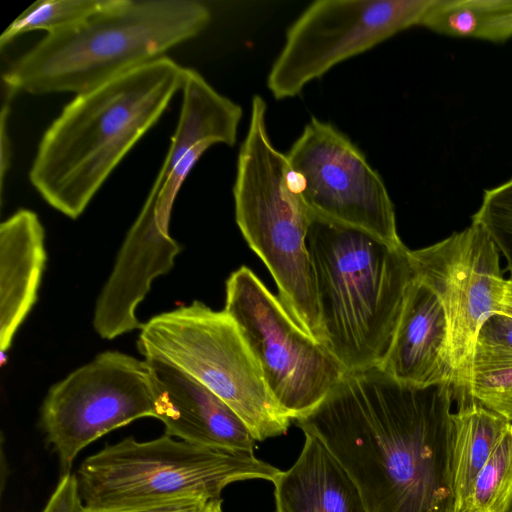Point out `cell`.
Returning <instances> with one entry per match:
<instances>
[{
  "mask_svg": "<svg viewBox=\"0 0 512 512\" xmlns=\"http://www.w3.org/2000/svg\"><path fill=\"white\" fill-rule=\"evenodd\" d=\"M3 102L0 112V186L1 195L3 194L4 179L10 167L11 161V142L8 133V116L10 112V101L13 94L4 90Z\"/></svg>",
  "mask_w": 512,
  "mask_h": 512,
  "instance_id": "cell-26",
  "label": "cell"
},
{
  "mask_svg": "<svg viewBox=\"0 0 512 512\" xmlns=\"http://www.w3.org/2000/svg\"><path fill=\"white\" fill-rule=\"evenodd\" d=\"M112 0H37L23 11L1 34L3 49L17 36L36 30L52 33L86 19L107 7Z\"/></svg>",
  "mask_w": 512,
  "mask_h": 512,
  "instance_id": "cell-19",
  "label": "cell"
},
{
  "mask_svg": "<svg viewBox=\"0 0 512 512\" xmlns=\"http://www.w3.org/2000/svg\"><path fill=\"white\" fill-rule=\"evenodd\" d=\"M209 502L199 498H183L172 501L122 509L94 510L85 508L79 512H202Z\"/></svg>",
  "mask_w": 512,
  "mask_h": 512,
  "instance_id": "cell-25",
  "label": "cell"
},
{
  "mask_svg": "<svg viewBox=\"0 0 512 512\" xmlns=\"http://www.w3.org/2000/svg\"><path fill=\"white\" fill-rule=\"evenodd\" d=\"M221 499L210 501L202 512H222Z\"/></svg>",
  "mask_w": 512,
  "mask_h": 512,
  "instance_id": "cell-28",
  "label": "cell"
},
{
  "mask_svg": "<svg viewBox=\"0 0 512 512\" xmlns=\"http://www.w3.org/2000/svg\"><path fill=\"white\" fill-rule=\"evenodd\" d=\"M286 156L293 185L312 213L402 244L381 176L335 126L312 117Z\"/></svg>",
  "mask_w": 512,
  "mask_h": 512,
  "instance_id": "cell-11",
  "label": "cell"
},
{
  "mask_svg": "<svg viewBox=\"0 0 512 512\" xmlns=\"http://www.w3.org/2000/svg\"><path fill=\"white\" fill-rule=\"evenodd\" d=\"M507 361H512V316L494 313L479 329L471 366Z\"/></svg>",
  "mask_w": 512,
  "mask_h": 512,
  "instance_id": "cell-22",
  "label": "cell"
},
{
  "mask_svg": "<svg viewBox=\"0 0 512 512\" xmlns=\"http://www.w3.org/2000/svg\"><path fill=\"white\" fill-rule=\"evenodd\" d=\"M267 105L252 99L248 131L240 146L233 186L236 223L270 271L295 322L324 344L313 265L307 248L311 211L296 191L286 154L272 143Z\"/></svg>",
  "mask_w": 512,
  "mask_h": 512,
  "instance_id": "cell-5",
  "label": "cell"
},
{
  "mask_svg": "<svg viewBox=\"0 0 512 512\" xmlns=\"http://www.w3.org/2000/svg\"><path fill=\"white\" fill-rule=\"evenodd\" d=\"M143 417H155L145 360L108 350L49 389L40 422L62 476L87 445Z\"/></svg>",
  "mask_w": 512,
  "mask_h": 512,
  "instance_id": "cell-10",
  "label": "cell"
},
{
  "mask_svg": "<svg viewBox=\"0 0 512 512\" xmlns=\"http://www.w3.org/2000/svg\"><path fill=\"white\" fill-rule=\"evenodd\" d=\"M224 311L238 325L271 395L291 420L317 407L347 373L247 266L226 281Z\"/></svg>",
  "mask_w": 512,
  "mask_h": 512,
  "instance_id": "cell-8",
  "label": "cell"
},
{
  "mask_svg": "<svg viewBox=\"0 0 512 512\" xmlns=\"http://www.w3.org/2000/svg\"><path fill=\"white\" fill-rule=\"evenodd\" d=\"M453 413V483L456 512L499 438L511 423L480 403L465 399Z\"/></svg>",
  "mask_w": 512,
  "mask_h": 512,
  "instance_id": "cell-17",
  "label": "cell"
},
{
  "mask_svg": "<svg viewBox=\"0 0 512 512\" xmlns=\"http://www.w3.org/2000/svg\"><path fill=\"white\" fill-rule=\"evenodd\" d=\"M436 0H318L291 24L267 86L274 98L297 96L340 62L422 22Z\"/></svg>",
  "mask_w": 512,
  "mask_h": 512,
  "instance_id": "cell-9",
  "label": "cell"
},
{
  "mask_svg": "<svg viewBox=\"0 0 512 512\" xmlns=\"http://www.w3.org/2000/svg\"><path fill=\"white\" fill-rule=\"evenodd\" d=\"M499 313L512 316V278L506 280L505 293Z\"/></svg>",
  "mask_w": 512,
  "mask_h": 512,
  "instance_id": "cell-27",
  "label": "cell"
},
{
  "mask_svg": "<svg viewBox=\"0 0 512 512\" xmlns=\"http://www.w3.org/2000/svg\"><path fill=\"white\" fill-rule=\"evenodd\" d=\"M379 368L405 384H449L454 388L443 306L435 293L416 278L408 289L390 349Z\"/></svg>",
  "mask_w": 512,
  "mask_h": 512,
  "instance_id": "cell-14",
  "label": "cell"
},
{
  "mask_svg": "<svg viewBox=\"0 0 512 512\" xmlns=\"http://www.w3.org/2000/svg\"><path fill=\"white\" fill-rule=\"evenodd\" d=\"M304 435L295 463L272 481L276 512H367L345 469L321 441Z\"/></svg>",
  "mask_w": 512,
  "mask_h": 512,
  "instance_id": "cell-16",
  "label": "cell"
},
{
  "mask_svg": "<svg viewBox=\"0 0 512 512\" xmlns=\"http://www.w3.org/2000/svg\"><path fill=\"white\" fill-rule=\"evenodd\" d=\"M83 503L76 475H62L59 483L41 512H79Z\"/></svg>",
  "mask_w": 512,
  "mask_h": 512,
  "instance_id": "cell-24",
  "label": "cell"
},
{
  "mask_svg": "<svg viewBox=\"0 0 512 512\" xmlns=\"http://www.w3.org/2000/svg\"><path fill=\"white\" fill-rule=\"evenodd\" d=\"M409 254L415 278L428 286L443 306L456 394L467 378L480 327L501 309L506 280L498 250L484 229L472 223Z\"/></svg>",
  "mask_w": 512,
  "mask_h": 512,
  "instance_id": "cell-12",
  "label": "cell"
},
{
  "mask_svg": "<svg viewBox=\"0 0 512 512\" xmlns=\"http://www.w3.org/2000/svg\"><path fill=\"white\" fill-rule=\"evenodd\" d=\"M472 223L481 226L507 261L512 278V178L486 190Z\"/></svg>",
  "mask_w": 512,
  "mask_h": 512,
  "instance_id": "cell-21",
  "label": "cell"
},
{
  "mask_svg": "<svg viewBox=\"0 0 512 512\" xmlns=\"http://www.w3.org/2000/svg\"><path fill=\"white\" fill-rule=\"evenodd\" d=\"M47 261L45 231L38 215L19 209L0 225V351L3 359L14 335L37 301Z\"/></svg>",
  "mask_w": 512,
  "mask_h": 512,
  "instance_id": "cell-15",
  "label": "cell"
},
{
  "mask_svg": "<svg viewBox=\"0 0 512 512\" xmlns=\"http://www.w3.org/2000/svg\"><path fill=\"white\" fill-rule=\"evenodd\" d=\"M211 11L196 0H112L68 28L47 33L2 74L13 95L93 89L200 34Z\"/></svg>",
  "mask_w": 512,
  "mask_h": 512,
  "instance_id": "cell-4",
  "label": "cell"
},
{
  "mask_svg": "<svg viewBox=\"0 0 512 512\" xmlns=\"http://www.w3.org/2000/svg\"><path fill=\"white\" fill-rule=\"evenodd\" d=\"M306 243L324 345L346 372L380 367L415 278L410 250L312 212Z\"/></svg>",
  "mask_w": 512,
  "mask_h": 512,
  "instance_id": "cell-3",
  "label": "cell"
},
{
  "mask_svg": "<svg viewBox=\"0 0 512 512\" xmlns=\"http://www.w3.org/2000/svg\"><path fill=\"white\" fill-rule=\"evenodd\" d=\"M511 512H512V510H511Z\"/></svg>",
  "mask_w": 512,
  "mask_h": 512,
  "instance_id": "cell-29",
  "label": "cell"
},
{
  "mask_svg": "<svg viewBox=\"0 0 512 512\" xmlns=\"http://www.w3.org/2000/svg\"><path fill=\"white\" fill-rule=\"evenodd\" d=\"M477 39L500 42L512 37V0H477Z\"/></svg>",
  "mask_w": 512,
  "mask_h": 512,
  "instance_id": "cell-23",
  "label": "cell"
},
{
  "mask_svg": "<svg viewBox=\"0 0 512 512\" xmlns=\"http://www.w3.org/2000/svg\"><path fill=\"white\" fill-rule=\"evenodd\" d=\"M154 398L155 417L165 434L218 448L253 450L255 438L242 419L195 378L155 356H144Z\"/></svg>",
  "mask_w": 512,
  "mask_h": 512,
  "instance_id": "cell-13",
  "label": "cell"
},
{
  "mask_svg": "<svg viewBox=\"0 0 512 512\" xmlns=\"http://www.w3.org/2000/svg\"><path fill=\"white\" fill-rule=\"evenodd\" d=\"M143 356L177 366L222 399L256 441L286 433L291 418L271 395L236 322L195 300L152 317L137 342Z\"/></svg>",
  "mask_w": 512,
  "mask_h": 512,
  "instance_id": "cell-7",
  "label": "cell"
},
{
  "mask_svg": "<svg viewBox=\"0 0 512 512\" xmlns=\"http://www.w3.org/2000/svg\"><path fill=\"white\" fill-rule=\"evenodd\" d=\"M185 67L162 56L76 94L42 135L29 180L76 219L182 88Z\"/></svg>",
  "mask_w": 512,
  "mask_h": 512,
  "instance_id": "cell-2",
  "label": "cell"
},
{
  "mask_svg": "<svg viewBox=\"0 0 512 512\" xmlns=\"http://www.w3.org/2000/svg\"><path fill=\"white\" fill-rule=\"evenodd\" d=\"M280 471L253 450L202 446L164 434L107 445L82 462L76 478L84 507L106 510L183 498L219 500L233 482H272Z\"/></svg>",
  "mask_w": 512,
  "mask_h": 512,
  "instance_id": "cell-6",
  "label": "cell"
},
{
  "mask_svg": "<svg viewBox=\"0 0 512 512\" xmlns=\"http://www.w3.org/2000/svg\"><path fill=\"white\" fill-rule=\"evenodd\" d=\"M454 399L452 385L405 384L374 367L347 372L295 421L345 469L367 512H456Z\"/></svg>",
  "mask_w": 512,
  "mask_h": 512,
  "instance_id": "cell-1",
  "label": "cell"
},
{
  "mask_svg": "<svg viewBox=\"0 0 512 512\" xmlns=\"http://www.w3.org/2000/svg\"><path fill=\"white\" fill-rule=\"evenodd\" d=\"M455 399H472L512 422V361L471 366Z\"/></svg>",
  "mask_w": 512,
  "mask_h": 512,
  "instance_id": "cell-20",
  "label": "cell"
},
{
  "mask_svg": "<svg viewBox=\"0 0 512 512\" xmlns=\"http://www.w3.org/2000/svg\"><path fill=\"white\" fill-rule=\"evenodd\" d=\"M512 510V422L477 474L457 512H511Z\"/></svg>",
  "mask_w": 512,
  "mask_h": 512,
  "instance_id": "cell-18",
  "label": "cell"
}]
</instances>
